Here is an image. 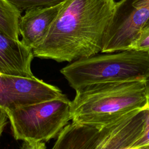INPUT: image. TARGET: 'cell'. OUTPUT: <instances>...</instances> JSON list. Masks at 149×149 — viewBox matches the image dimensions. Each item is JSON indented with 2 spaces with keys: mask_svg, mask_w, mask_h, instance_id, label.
I'll return each instance as SVG.
<instances>
[{
  "mask_svg": "<svg viewBox=\"0 0 149 149\" xmlns=\"http://www.w3.org/2000/svg\"><path fill=\"white\" fill-rule=\"evenodd\" d=\"M115 0H65L34 57L58 62L102 52L115 10Z\"/></svg>",
  "mask_w": 149,
  "mask_h": 149,
  "instance_id": "cell-1",
  "label": "cell"
},
{
  "mask_svg": "<svg viewBox=\"0 0 149 149\" xmlns=\"http://www.w3.org/2000/svg\"><path fill=\"white\" fill-rule=\"evenodd\" d=\"M145 80L108 82L76 91L72 101V122L103 126L148 106Z\"/></svg>",
  "mask_w": 149,
  "mask_h": 149,
  "instance_id": "cell-2",
  "label": "cell"
},
{
  "mask_svg": "<svg viewBox=\"0 0 149 149\" xmlns=\"http://www.w3.org/2000/svg\"><path fill=\"white\" fill-rule=\"evenodd\" d=\"M60 72L75 91L101 83L142 80L149 76V54L132 49L97 54L70 62Z\"/></svg>",
  "mask_w": 149,
  "mask_h": 149,
  "instance_id": "cell-3",
  "label": "cell"
},
{
  "mask_svg": "<svg viewBox=\"0 0 149 149\" xmlns=\"http://www.w3.org/2000/svg\"><path fill=\"white\" fill-rule=\"evenodd\" d=\"M72 101L62 97L5 109L16 140L48 141L58 136L71 116Z\"/></svg>",
  "mask_w": 149,
  "mask_h": 149,
  "instance_id": "cell-4",
  "label": "cell"
},
{
  "mask_svg": "<svg viewBox=\"0 0 149 149\" xmlns=\"http://www.w3.org/2000/svg\"><path fill=\"white\" fill-rule=\"evenodd\" d=\"M149 18V0L116 2L102 53L129 49Z\"/></svg>",
  "mask_w": 149,
  "mask_h": 149,
  "instance_id": "cell-5",
  "label": "cell"
},
{
  "mask_svg": "<svg viewBox=\"0 0 149 149\" xmlns=\"http://www.w3.org/2000/svg\"><path fill=\"white\" fill-rule=\"evenodd\" d=\"M57 87L35 76L22 77L0 73V107L4 110L62 97Z\"/></svg>",
  "mask_w": 149,
  "mask_h": 149,
  "instance_id": "cell-6",
  "label": "cell"
},
{
  "mask_svg": "<svg viewBox=\"0 0 149 149\" xmlns=\"http://www.w3.org/2000/svg\"><path fill=\"white\" fill-rule=\"evenodd\" d=\"M63 2L25 11L19 20V31L21 41L33 49L45 38L49 28L60 11Z\"/></svg>",
  "mask_w": 149,
  "mask_h": 149,
  "instance_id": "cell-7",
  "label": "cell"
},
{
  "mask_svg": "<svg viewBox=\"0 0 149 149\" xmlns=\"http://www.w3.org/2000/svg\"><path fill=\"white\" fill-rule=\"evenodd\" d=\"M117 120L103 126L68 124L58 135L51 149H97Z\"/></svg>",
  "mask_w": 149,
  "mask_h": 149,
  "instance_id": "cell-8",
  "label": "cell"
},
{
  "mask_svg": "<svg viewBox=\"0 0 149 149\" xmlns=\"http://www.w3.org/2000/svg\"><path fill=\"white\" fill-rule=\"evenodd\" d=\"M31 49L21 40H15L0 31V73L22 77H34Z\"/></svg>",
  "mask_w": 149,
  "mask_h": 149,
  "instance_id": "cell-9",
  "label": "cell"
},
{
  "mask_svg": "<svg viewBox=\"0 0 149 149\" xmlns=\"http://www.w3.org/2000/svg\"><path fill=\"white\" fill-rule=\"evenodd\" d=\"M145 109L134 110L116 121L97 149H125L132 147L143 133Z\"/></svg>",
  "mask_w": 149,
  "mask_h": 149,
  "instance_id": "cell-10",
  "label": "cell"
},
{
  "mask_svg": "<svg viewBox=\"0 0 149 149\" xmlns=\"http://www.w3.org/2000/svg\"><path fill=\"white\" fill-rule=\"evenodd\" d=\"M21 13L6 0H0V31L15 40H19V20Z\"/></svg>",
  "mask_w": 149,
  "mask_h": 149,
  "instance_id": "cell-11",
  "label": "cell"
},
{
  "mask_svg": "<svg viewBox=\"0 0 149 149\" xmlns=\"http://www.w3.org/2000/svg\"><path fill=\"white\" fill-rule=\"evenodd\" d=\"M16 10L22 13L29 9L48 7L59 4L65 0H6Z\"/></svg>",
  "mask_w": 149,
  "mask_h": 149,
  "instance_id": "cell-12",
  "label": "cell"
},
{
  "mask_svg": "<svg viewBox=\"0 0 149 149\" xmlns=\"http://www.w3.org/2000/svg\"><path fill=\"white\" fill-rule=\"evenodd\" d=\"M129 49L141 51L149 54V28L142 29L140 31Z\"/></svg>",
  "mask_w": 149,
  "mask_h": 149,
  "instance_id": "cell-13",
  "label": "cell"
},
{
  "mask_svg": "<svg viewBox=\"0 0 149 149\" xmlns=\"http://www.w3.org/2000/svg\"><path fill=\"white\" fill-rule=\"evenodd\" d=\"M146 123L141 136L133 144L132 147H144L149 146V105L145 109Z\"/></svg>",
  "mask_w": 149,
  "mask_h": 149,
  "instance_id": "cell-14",
  "label": "cell"
},
{
  "mask_svg": "<svg viewBox=\"0 0 149 149\" xmlns=\"http://www.w3.org/2000/svg\"><path fill=\"white\" fill-rule=\"evenodd\" d=\"M21 149H46V146L42 141H23Z\"/></svg>",
  "mask_w": 149,
  "mask_h": 149,
  "instance_id": "cell-15",
  "label": "cell"
},
{
  "mask_svg": "<svg viewBox=\"0 0 149 149\" xmlns=\"http://www.w3.org/2000/svg\"><path fill=\"white\" fill-rule=\"evenodd\" d=\"M8 120L9 119L5 111L0 107V138Z\"/></svg>",
  "mask_w": 149,
  "mask_h": 149,
  "instance_id": "cell-16",
  "label": "cell"
},
{
  "mask_svg": "<svg viewBox=\"0 0 149 149\" xmlns=\"http://www.w3.org/2000/svg\"><path fill=\"white\" fill-rule=\"evenodd\" d=\"M144 82H145L147 96V98H148V103L149 105V76L145 79Z\"/></svg>",
  "mask_w": 149,
  "mask_h": 149,
  "instance_id": "cell-17",
  "label": "cell"
},
{
  "mask_svg": "<svg viewBox=\"0 0 149 149\" xmlns=\"http://www.w3.org/2000/svg\"><path fill=\"white\" fill-rule=\"evenodd\" d=\"M125 149H149V146H144V147H130L126 148Z\"/></svg>",
  "mask_w": 149,
  "mask_h": 149,
  "instance_id": "cell-18",
  "label": "cell"
},
{
  "mask_svg": "<svg viewBox=\"0 0 149 149\" xmlns=\"http://www.w3.org/2000/svg\"><path fill=\"white\" fill-rule=\"evenodd\" d=\"M148 28H149V18H148V19L147 20V21L146 22V23H145V24H144V27H143V28L142 29H148Z\"/></svg>",
  "mask_w": 149,
  "mask_h": 149,
  "instance_id": "cell-19",
  "label": "cell"
}]
</instances>
